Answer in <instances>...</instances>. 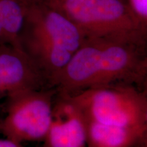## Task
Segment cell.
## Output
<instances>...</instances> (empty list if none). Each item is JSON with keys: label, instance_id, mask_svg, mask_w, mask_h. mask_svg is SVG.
I'll list each match as a JSON object with an SVG mask.
<instances>
[{"label": "cell", "instance_id": "1", "mask_svg": "<svg viewBox=\"0 0 147 147\" xmlns=\"http://www.w3.org/2000/svg\"><path fill=\"white\" fill-rule=\"evenodd\" d=\"M146 45L84 38L55 88L65 94L114 84L146 89Z\"/></svg>", "mask_w": 147, "mask_h": 147}, {"label": "cell", "instance_id": "2", "mask_svg": "<svg viewBox=\"0 0 147 147\" xmlns=\"http://www.w3.org/2000/svg\"><path fill=\"white\" fill-rule=\"evenodd\" d=\"M84 39L72 22L44 0H27L20 45L51 87Z\"/></svg>", "mask_w": 147, "mask_h": 147}, {"label": "cell", "instance_id": "3", "mask_svg": "<svg viewBox=\"0 0 147 147\" xmlns=\"http://www.w3.org/2000/svg\"><path fill=\"white\" fill-rule=\"evenodd\" d=\"M66 16L84 38L146 45L147 24L128 0H44Z\"/></svg>", "mask_w": 147, "mask_h": 147}, {"label": "cell", "instance_id": "4", "mask_svg": "<svg viewBox=\"0 0 147 147\" xmlns=\"http://www.w3.org/2000/svg\"><path fill=\"white\" fill-rule=\"evenodd\" d=\"M67 95L87 121L106 126L147 131L146 89L131 84H114Z\"/></svg>", "mask_w": 147, "mask_h": 147}, {"label": "cell", "instance_id": "5", "mask_svg": "<svg viewBox=\"0 0 147 147\" xmlns=\"http://www.w3.org/2000/svg\"><path fill=\"white\" fill-rule=\"evenodd\" d=\"M55 88L24 90L7 95L6 115L0 121V132L23 144L42 142L50 127Z\"/></svg>", "mask_w": 147, "mask_h": 147}, {"label": "cell", "instance_id": "6", "mask_svg": "<svg viewBox=\"0 0 147 147\" xmlns=\"http://www.w3.org/2000/svg\"><path fill=\"white\" fill-rule=\"evenodd\" d=\"M42 147H87V123L69 95L57 91L50 127Z\"/></svg>", "mask_w": 147, "mask_h": 147}, {"label": "cell", "instance_id": "7", "mask_svg": "<svg viewBox=\"0 0 147 147\" xmlns=\"http://www.w3.org/2000/svg\"><path fill=\"white\" fill-rule=\"evenodd\" d=\"M0 81L6 96L24 90L53 88L26 53L8 44L0 46Z\"/></svg>", "mask_w": 147, "mask_h": 147}, {"label": "cell", "instance_id": "8", "mask_svg": "<svg viewBox=\"0 0 147 147\" xmlns=\"http://www.w3.org/2000/svg\"><path fill=\"white\" fill-rule=\"evenodd\" d=\"M86 123L87 147H147V131Z\"/></svg>", "mask_w": 147, "mask_h": 147}, {"label": "cell", "instance_id": "9", "mask_svg": "<svg viewBox=\"0 0 147 147\" xmlns=\"http://www.w3.org/2000/svg\"><path fill=\"white\" fill-rule=\"evenodd\" d=\"M27 0H0V21L8 45L21 49L19 36L23 25Z\"/></svg>", "mask_w": 147, "mask_h": 147}, {"label": "cell", "instance_id": "10", "mask_svg": "<svg viewBox=\"0 0 147 147\" xmlns=\"http://www.w3.org/2000/svg\"><path fill=\"white\" fill-rule=\"evenodd\" d=\"M132 10L141 21L147 24V0H128Z\"/></svg>", "mask_w": 147, "mask_h": 147}, {"label": "cell", "instance_id": "11", "mask_svg": "<svg viewBox=\"0 0 147 147\" xmlns=\"http://www.w3.org/2000/svg\"><path fill=\"white\" fill-rule=\"evenodd\" d=\"M0 147H25L21 143L15 142L12 140L0 139Z\"/></svg>", "mask_w": 147, "mask_h": 147}, {"label": "cell", "instance_id": "12", "mask_svg": "<svg viewBox=\"0 0 147 147\" xmlns=\"http://www.w3.org/2000/svg\"><path fill=\"white\" fill-rule=\"evenodd\" d=\"M5 44H8V42H7L6 37L5 36L2 25H1V21H0V46L5 45Z\"/></svg>", "mask_w": 147, "mask_h": 147}, {"label": "cell", "instance_id": "13", "mask_svg": "<svg viewBox=\"0 0 147 147\" xmlns=\"http://www.w3.org/2000/svg\"><path fill=\"white\" fill-rule=\"evenodd\" d=\"M5 95H6V94H5L4 90H3L2 87V85H1V81H0V98H1V97L3 96H5Z\"/></svg>", "mask_w": 147, "mask_h": 147}]
</instances>
